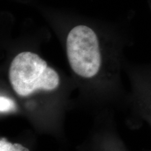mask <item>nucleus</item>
<instances>
[{
	"label": "nucleus",
	"instance_id": "obj_1",
	"mask_svg": "<svg viewBox=\"0 0 151 151\" xmlns=\"http://www.w3.org/2000/svg\"><path fill=\"white\" fill-rule=\"evenodd\" d=\"M9 78L13 90L22 97L37 90L52 91L60 85L58 72L40 56L29 51L20 52L13 59Z\"/></svg>",
	"mask_w": 151,
	"mask_h": 151
},
{
	"label": "nucleus",
	"instance_id": "obj_4",
	"mask_svg": "<svg viewBox=\"0 0 151 151\" xmlns=\"http://www.w3.org/2000/svg\"><path fill=\"white\" fill-rule=\"evenodd\" d=\"M1 113H7L14 111L16 109V105L14 101L6 98L4 96H1Z\"/></svg>",
	"mask_w": 151,
	"mask_h": 151
},
{
	"label": "nucleus",
	"instance_id": "obj_3",
	"mask_svg": "<svg viewBox=\"0 0 151 151\" xmlns=\"http://www.w3.org/2000/svg\"><path fill=\"white\" fill-rule=\"evenodd\" d=\"M0 151H29L20 143H11L4 137L0 139Z\"/></svg>",
	"mask_w": 151,
	"mask_h": 151
},
{
	"label": "nucleus",
	"instance_id": "obj_2",
	"mask_svg": "<svg viewBox=\"0 0 151 151\" xmlns=\"http://www.w3.org/2000/svg\"><path fill=\"white\" fill-rule=\"evenodd\" d=\"M67 54L74 73L91 78L99 71L101 56L99 40L94 31L86 25L76 26L67 37Z\"/></svg>",
	"mask_w": 151,
	"mask_h": 151
}]
</instances>
